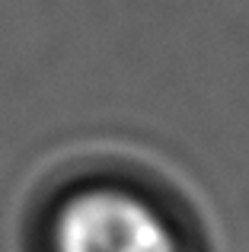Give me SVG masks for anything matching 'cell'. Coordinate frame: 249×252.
<instances>
[{
  "instance_id": "cell-1",
  "label": "cell",
  "mask_w": 249,
  "mask_h": 252,
  "mask_svg": "<svg viewBox=\"0 0 249 252\" xmlns=\"http://www.w3.org/2000/svg\"><path fill=\"white\" fill-rule=\"evenodd\" d=\"M55 252H182L166 217L122 189H80L51 220Z\"/></svg>"
}]
</instances>
